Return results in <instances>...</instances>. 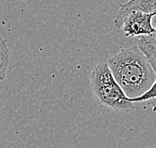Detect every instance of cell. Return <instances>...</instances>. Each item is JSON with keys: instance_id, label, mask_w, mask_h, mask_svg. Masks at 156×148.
<instances>
[{"instance_id": "cell-7", "label": "cell", "mask_w": 156, "mask_h": 148, "mask_svg": "<svg viewBox=\"0 0 156 148\" xmlns=\"http://www.w3.org/2000/svg\"><path fill=\"white\" fill-rule=\"evenodd\" d=\"M155 84L156 83H154L153 85H152L149 88V89H147L146 91H144V92L141 95H139V96L131 98V100H132L133 103L134 104H135V103H139V102L148 101V100L155 98Z\"/></svg>"}, {"instance_id": "cell-6", "label": "cell", "mask_w": 156, "mask_h": 148, "mask_svg": "<svg viewBox=\"0 0 156 148\" xmlns=\"http://www.w3.org/2000/svg\"><path fill=\"white\" fill-rule=\"evenodd\" d=\"M9 48L6 40L0 34V82L5 79L9 63Z\"/></svg>"}, {"instance_id": "cell-4", "label": "cell", "mask_w": 156, "mask_h": 148, "mask_svg": "<svg viewBox=\"0 0 156 148\" xmlns=\"http://www.w3.org/2000/svg\"><path fill=\"white\" fill-rule=\"evenodd\" d=\"M156 0H128L120 5L118 13L115 17L114 25L120 29L124 18L132 11H140L144 13H155Z\"/></svg>"}, {"instance_id": "cell-5", "label": "cell", "mask_w": 156, "mask_h": 148, "mask_svg": "<svg viewBox=\"0 0 156 148\" xmlns=\"http://www.w3.org/2000/svg\"><path fill=\"white\" fill-rule=\"evenodd\" d=\"M137 48L156 71V32L137 37Z\"/></svg>"}, {"instance_id": "cell-2", "label": "cell", "mask_w": 156, "mask_h": 148, "mask_svg": "<svg viewBox=\"0 0 156 148\" xmlns=\"http://www.w3.org/2000/svg\"><path fill=\"white\" fill-rule=\"evenodd\" d=\"M90 88L98 103L102 106L121 112L134 110V103L115 81L107 63H99L92 69Z\"/></svg>"}, {"instance_id": "cell-3", "label": "cell", "mask_w": 156, "mask_h": 148, "mask_svg": "<svg viewBox=\"0 0 156 148\" xmlns=\"http://www.w3.org/2000/svg\"><path fill=\"white\" fill-rule=\"evenodd\" d=\"M155 13L132 11L124 18L120 29L127 37H138L156 32L153 26Z\"/></svg>"}, {"instance_id": "cell-1", "label": "cell", "mask_w": 156, "mask_h": 148, "mask_svg": "<svg viewBox=\"0 0 156 148\" xmlns=\"http://www.w3.org/2000/svg\"><path fill=\"white\" fill-rule=\"evenodd\" d=\"M107 65L115 81L129 98L139 96L156 83V71L136 45L120 48L115 55L108 58Z\"/></svg>"}]
</instances>
